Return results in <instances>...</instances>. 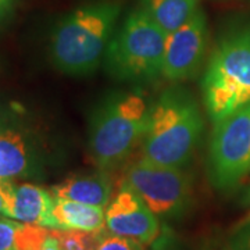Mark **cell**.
I'll list each match as a JSON object with an SVG mask.
<instances>
[{
  "label": "cell",
  "instance_id": "cell-10",
  "mask_svg": "<svg viewBox=\"0 0 250 250\" xmlns=\"http://www.w3.org/2000/svg\"><path fill=\"white\" fill-rule=\"evenodd\" d=\"M108 232L131 238L149 246L160 236V221L136 192L124 184L106 207Z\"/></svg>",
  "mask_w": 250,
  "mask_h": 250
},
{
  "label": "cell",
  "instance_id": "cell-2",
  "mask_svg": "<svg viewBox=\"0 0 250 250\" xmlns=\"http://www.w3.org/2000/svg\"><path fill=\"white\" fill-rule=\"evenodd\" d=\"M203 132V116L187 89L170 88L152 103L142 138V157L166 167L182 168Z\"/></svg>",
  "mask_w": 250,
  "mask_h": 250
},
{
  "label": "cell",
  "instance_id": "cell-7",
  "mask_svg": "<svg viewBox=\"0 0 250 250\" xmlns=\"http://www.w3.org/2000/svg\"><path fill=\"white\" fill-rule=\"evenodd\" d=\"M121 184L131 188L157 217H178L188 208L192 181L178 167H166L141 157L124 172Z\"/></svg>",
  "mask_w": 250,
  "mask_h": 250
},
{
  "label": "cell",
  "instance_id": "cell-3",
  "mask_svg": "<svg viewBox=\"0 0 250 250\" xmlns=\"http://www.w3.org/2000/svg\"><path fill=\"white\" fill-rule=\"evenodd\" d=\"M150 106L139 92H120L96 107L89 123L88 147L99 170L117 167L142 142Z\"/></svg>",
  "mask_w": 250,
  "mask_h": 250
},
{
  "label": "cell",
  "instance_id": "cell-21",
  "mask_svg": "<svg viewBox=\"0 0 250 250\" xmlns=\"http://www.w3.org/2000/svg\"><path fill=\"white\" fill-rule=\"evenodd\" d=\"M17 1L18 0H0V22L11 14Z\"/></svg>",
  "mask_w": 250,
  "mask_h": 250
},
{
  "label": "cell",
  "instance_id": "cell-6",
  "mask_svg": "<svg viewBox=\"0 0 250 250\" xmlns=\"http://www.w3.org/2000/svg\"><path fill=\"white\" fill-rule=\"evenodd\" d=\"M250 174V103L214 123L208 146V175L220 190L238 187Z\"/></svg>",
  "mask_w": 250,
  "mask_h": 250
},
{
  "label": "cell",
  "instance_id": "cell-5",
  "mask_svg": "<svg viewBox=\"0 0 250 250\" xmlns=\"http://www.w3.org/2000/svg\"><path fill=\"white\" fill-rule=\"evenodd\" d=\"M167 34L142 7L117 29L104 53L107 72L120 81H149L161 75Z\"/></svg>",
  "mask_w": 250,
  "mask_h": 250
},
{
  "label": "cell",
  "instance_id": "cell-16",
  "mask_svg": "<svg viewBox=\"0 0 250 250\" xmlns=\"http://www.w3.org/2000/svg\"><path fill=\"white\" fill-rule=\"evenodd\" d=\"M52 229L36 224H18L14 250H39L50 238Z\"/></svg>",
  "mask_w": 250,
  "mask_h": 250
},
{
  "label": "cell",
  "instance_id": "cell-9",
  "mask_svg": "<svg viewBox=\"0 0 250 250\" xmlns=\"http://www.w3.org/2000/svg\"><path fill=\"white\" fill-rule=\"evenodd\" d=\"M207 39L206 16L199 9L184 25L167 34L161 75L172 82L193 77L205 59Z\"/></svg>",
  "mask_w": 250,
  "mask_h": 250
},
{
  "label": "cell",
  "instance_id": "cell-18",
  "mask_svg": "<svg viewBox=\"0 0 250 250\" xmlns=\"http://www.w3.org/2000/svg\"><path fill=\"white\" fill-rule=\"evenodd\" d=\"M20 221L0 215V250H14V241Z\"/></svg>",
  "mask_w": 250,
  "mask_h": 250
},
{
  "label": "cell",
  "instance_id": "cell-12",
  "mask_svg": "<svg viewBox=\"0 0 250 250\" xmlns=\"http://www.w3.org/2000/svg\"><path fill=\"white\" fill-rule=\"evenodd\" d=\"M54 197L74 200L85 205L107 207L113 197V185L106 171L95 174L72 175L52 187Z\"/></svg>",
  "mask_w": 250,
  "mask_h": 250
},
{
  "label": "cell",
  "instance_id": "cell-24",
  "mask_svg": "<svg viewBox=\"0 0 250 250\" xmlns=\"http://www.w3.org/2000/svg\"><path fill=\"white\" fill-rule=\"evenodd\" d=\"M220 250H232V248H231V246L228 245V246H224V248H221Z\"/></svg>",
  "mask_w": 250,
  "mask_h": 250
},
{
  "label": "cell",
  "instance_id": "cell-1",
  "mask_svg": "<svg viewBox=\"0 0 250 250\" xmlns=\"http://www.w3.org/2000/svg\"><path fill=\"white\" fill-rule=\"evenodd\" d=\"M120 13L118 1L98 0L62 17L50 39V54L57 70L68 75L95 71L116 32Z\"/></svg>",
  "mask_w": 250,
  "mask_h": 250
},
{
  "label": "cell",
  "instance_id": "cell-8",
  "mask_svg": "<svg viewBox=\"0 0 250 250\" xmlns=\"http://www.w3.org/2000/svg\"><path fill=\"white\" fill-rule=\"evenodd\" d=\"M45 161V147L35 129L13 108H0V178L36 177Z\"/></svg>",
  "mask_w": 250,
  "mask_h": 250
},
{
  "label": "cell",
  "instance_id": "cell-17",
  "mask_svg": "<svg viewBox=\"0 0 250 250\" xmlns=\"http://www.w3.org/2000/svg\"><path fill=\"white\" fill-rule=\"evenodd\" d=\"M95 250H146V245L131 238L114 235L106 229Z\"/></svg>",
  "mask_w": 250,
  "mask_h": 250
},
{
  "label": "cell",
  "instance_id": "cell-14",
  "mask_svg": "<svg viewBox=\"0 0 250 250\" xmlns=\"http://www.w3.org/2000/svg\"><path fill=\"white\" fill-rule=\"evenodd\" d=\"M139 7L166 32L184 25L199 7V0H141Z\"/></svg>",
  "mask_w": 250,
  "mask_h": 250
},
{
  "label": "cell",
  "instance_id": "cell-22",
  "mask_svg": "<svg viewBox=\"0 0 250 250\" xmlns=\"http://www.w3.org/2000/svg\"><path fill=\"white\" fill-rule=\"evenodd\" d=\"M39 250H62L60 249V245H59V242L57 239L54 238L53 235H50V238L46 241V243Z\"/></svg>",
  "mask_w": 250,
  "mask_h": 250
},
{
  "label": "cell",
  "instance_id": "cell-23",
  "mask_svg": "<svg viewBox=\"0 0 250 250\" xmlns=\"http://www.w3.org/2000/svg\"><path fill=\"white\" fill-rule=\"evenodd\" d=\"M243 202H245V203H250V182H249V187L246 188V192H245Z\"/></svg>",
  "mask_w": 250,
  "mask_h": 250
},
{
  "label": "cell",
  "instance_id": "cell-4",
  "mask_svg": "<svg viewBox=\"0 0 250 250\" xmlns=\"http://www.w3.org/2000/svg\"><path fill=\"white\" fill-rule=\"evenodd\" d=\"M202 88L213 123L250 103V24L233 29L218 42Z\"/></svg>",
  "mask_w": 250,
  "mask_h": 250
},
{
  "label": "cell",
  "instance_id": "cell-15",
  "mask_svg": "<svg viewBox=\"0 0 250 250\" xmlns=\"http://www.w3.org/2000/svg\"><path fill=\"white\" fill-rule=\"evenodd\" d=\"M106 229L99 232L81 229H52V235L57 239L62 250H95Z\"/></svg>",
  "mask_w": 250,
  "mask_h": 250
},
{
  "label": "cell",
  "instance_id": "cell-11",
  "mask_svg": "<svg viewBox=\"0 0 250 250\" xmlns=\"http://www.w3.org/2000/svg\"><path fill=\"white\" fill-rule=\"evenodd\" d=\"M54 202L56 197L52 190H46L45 188L31 182L16 184L11 218L20 223L36 224L56 229L53 217Z\"/></svg>",
  "mask_w": 250,
  "mask_h": 250
},
{
  "label": "cell",
  "instance_id": "cell-25",
  "mask_svg": "<svg viewBox=\"0 0 250 250\" xmlns=\"http://www.w3.org/2000/svg\"><path fill=\"white\" fill-rule=\"evenodd\" d=\"M248 220H250V214H249V217H248Z\"/></svg>",
  "mask_w": 250,
  "mask_h": 250
},
{
  "label": "cell",
  "instance_id": "cell-20",
  "mask_svg": "<svg viewBox=\"0 0 250 250\" xmlns=\"http://www.w3.org/2000/svg\"><path fill=\"white\" fill-rule=\"evenodd\" d=\"M229 246L232 250H250V220H246V223L235 231Z\"/></svg>",
  "mask_w": 250,
  "mask_h": 250
},
{
  "label": "cell",
  "instance_id": "cell-19",
  "mask_svg": "<svg viewBox=\"0 0 250 250\" xmlns=\"http://www.w3.org/2000/svg\"><path fill=\"white\" fill-rule=\"evenodd\" d=\"M16 182L11 179L0 178V215L13 217Z\"/></svg>",
  "mask_w": 250,
  "mask_h": 250
},
{
  "label": "cell",
  "instance_id": "cell-13",
  "mask_svg": "<svg viewBox=\"0 0 250 250\" xmlns=\"http://www.w3.org/2000/svg\"><path fill=\"white\" fill-rule=\"evenodd\" d=\"M56 229L99 232L106 229V208L56 197L53 208Z\"/></svg>",
  "mask_w": 250,
  "mask_h": 250
}]
</instances>
